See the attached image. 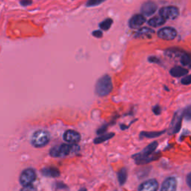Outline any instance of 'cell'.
<instances>
[{
  "instance_id": "6da1fadb",
  "label": "cell",
  "mask_w": 191,
  "mask_h": 191,
  "mask_svg": "<svg viewBox=\"0 0 191 191\" xmlns=\"http://www.w3.org/2000/svg\"><path fill=\"white\" fill-rule=\"evenodd\" d=\"M158 145V143L156 141L152 142L143 149L142 152L133 155L132 158L134 159L135 163L138 165H141L148 164V163L152 162L153 161L158 160L160 158L161 153L154 152L155 149H157Z\"/></svg>"
},
{
  "instance_id": "7a4b0ae2",
  "label": "cell",
  "mask_w": 191,
  "mask_h": 191,
  "mask_svg": "<svg viewBox=\"0 0 191 191\" xmlns=\"http://www.w3.org/2000/svg\"><path fill=\"white\" fill-rule=\"evenodd\" d=\"M113 89L112 80L110 75H105L101 76L96 84V93L99 96H105L108 95Z\"/></svg>"
},
{
  "instance_id": "3957f363",
  "label": "cell",
  "mask_w": 191,
  "mask_h": 191,
  "mask_svg": "<svg viewBox=\"0 0 191 191\" xmlns=\"http://www.w3.org/2000/svg\"><path fill=\"white\" fill-rule=\"evenodd\" d=\"M50 141V134L46 130H38L31 137V143L34 146L40 148L46 146Z\"/></svg>"
},
{
  "instance_id": "277c9868",
  "label": "cell",
  "mask_w": 191,
  "mask_h": 191,
  "mask_svg": "<svg viewBox=\"0 0 191 191\" xmlns=\"http://www.w3.org/2000/svg\"><path fill=\"white\" fill-rule=\"evenodd\" d=\"M75 146L69 144H61L50 149L49 154L54 158H61L68 155L72 152Z\"/></svg>"
},
{
  "instance_id": "5b68a950",
  "label": "cell",
  "mask_w": 191,
  "mask_h": 191,
  "mask_svg": "<svg viewBox=\"0 0 191 191\" xmlns=\"http://www.w3.org/2000/svg\"><path fill=\"white\" fill-rule=\"evenodd\" d=\"M36 178H37V175H36L35 170L29 168L24 170L22 172L20 177H19V182L23 186H27V185L32 184L35 181Z\"/></svg>"
},
{
  "instance_id": "8992f818",
  "label": "cell",
  "mask_w": 191,
  "mask_h": 191,
  "mask_svg": "<svg viewBox=\"0 0 191 191\" xmlns=\"http://www.w3.org/2000/svg\"><path fill=\"white\" fill-rule=\"evenodd\" d=\"M159 14L165 19H175L178 17L179 10L175 6H166L159 11Z\"/></svg>"
},
{
  "instance_id": "52a82bcc",
  "label": "cell",
  "mask_w": 191,
  "mask_h": 191,
  "mask_svg": "<svg viewBox=\"0 0 191 191\" xmlns=\"http://www.w3.org/2000/svg\"><path fill=\"white\" fill-rule=\"evenodd\" d=\"M158 36L159 38L165 40V41H172L175 39L177 36V31L174 28L165 27L161 29L158 31Z\"/></svg>"
},
{
  "instance_id": "ba28073f",
  "label": "cell",
  "mask_w": 191,
  "mask_h": 191,
  "mask_svg": "<svg viewBox=\"0 0 191 191\" xmlns=\"http://www.w3.org/2000/svg\"><path fill=\"white\" fill-rule=\"evenodd\" d=\"M183 118V112H180L178 111L174 114L172 117V123H171L170 128V134H176L178 133L181 129V126H182V122Z\"/></svg>"
},
{
  "instance_id": "9c48e42d",
  "label": "cell",
  "mask_w": 191,
  "mask_h": 191,
  "mask_svg": "<svg viewBox=\"0 0 191 191\" xmlns=\"http://www.w3.org/2000/svg\"><path fill=\"white\" fill-rule=\"evenodd\" d=\"M158 186V182L156 179H149L142 183L139 186L137 191H157Z\"/></svg>"
},
{
  "instance_id": "30bf717a",
  "label": "cell",
  "mask_w": 191,
  "mask_h": 191,
  "mask_svg": "<svg viewBox=\"0 0 191 191\" xmlns=\"http://www.w3.org/2000/svg\"><path fill=\"white\" fill-rule=\"evenodd\" d=\"M156 11V4L151 1H148L146 3H143L140 8L141 14H143V16H146V17H149V16L154 14Z\"/></svg>"
},
{
  "instance_id": "8fae6325",
  "label": "cell",
  "mask_w": 191,
  "mask_h": 191,
  "mask_svg": "<svg viewBox=\"0 0 191 191\" xmlns=\"http://www.w3.org/2000/svg\"><path fill=\"white\" fill-rule=\"evenodd\" d=\"M146 22V18L143 14H135L131 18L128 25L131 29H138Z\"/></svg>"
},
{
  "instance_id": "7c38bea8",
  "label": "cell",
  "mask_w": 191,
  "mask_h": 191,
  "mask_svg": "<svg viewBox=\"0 0 191 191\" xmlns=\"http://www.w3.org/2000/svg\"><path fill=\"white\" fill-rule=\"evenodd\" d=\"M63 140L69 143H76L81 140V136L79 132L73 130L67 131L63 134Z\"/></svg>"
},
{
  "instance_id": "4fadbf2b",
  "label": "cell",
  "mask_w": 191,
  "mask_h": 191,
  "mask_svg": "<svg viewBox=\"0 0 191 191\" xmlns=\"http://www.w3.org/2000/svg\"><path fill=\"white\" fill-rule=\"evenodd\" d=\"M177 182L173 177L167 178L161 185V191H176Z\"/></svg>"
},
{
  "instance_id": "5bb4252c",
  "label": "cell",
  "mask_w": 191,
  "mask_h": 191,
  "mask_svg": "<svg viewBox=\"0 0 191 191\" xmlns=\"http://www.w3.org/2000/svg\"><path fill=\"white\" fill-rule=\"evenodd\" d=\"M188 73V69L184 68V67H179V66L172 67V68L170 69L171 75H172L173 77H176V78L185 76Z\"/></svg>"
},
{
  "instance_id": "9a60e30c",
  "label": "cell",
  "mask_w": 191,
  "mask_h": 191,
  "mask_svg": "<svg viewBox=\"0 0 191 191\" xmlns=\"http://www.w3.org/2000/svg\"><path fill=\"white\" fill-rule=\"evenodd\" d=\"M42 174L46 177H52L56 178L60 176V172L57 168L55 167H46L42 170Z\"/></svg>"
},
{
  "instance_id": "2e32d148",
  "label": "cell",
  "mask_w": 191,
  "mask_h": 191,
  "mask_svg": "<svg viewBox=\"0 0 191 191\" xmlns=\"http://www.w3.org/2000/svg\"><path fill=\"white\" fill-rule=\"evenodd\" d=\"M165 22H166V19H165L164 17H162L161 16H157V17L151 18L148 21V24L150 26L156 28L164 25Z\"/></svg>"
},
{
  "instance_id": "e0dca14e",
  "label": "cell",
  "mask_w": 191,
  "mask_h": 191,
  "mask_svg": "<svg viewBox=\"0 0 191 191\" xmlns=\"http://www.w3.org/2000/svg\"><path fill=\"white\" fill-rule=\"evenodd\" d=\"M165 131H143L140 133V137H146V138H155L162 135Z\"/></svg>"
},
{
  "instance_id": "ac0fdd59",
  "label": "cell",
  "mask_w": 191,
  "mask_h": 191,
  "mask_svg": "<svg viewBox=\"0 0 191 191\" xmlns=\"http://www.w3.org/2000/svg\"><path fill=\"white\" fill-rule=\"evenodd\" d=\"M117 176H118V181L120 185H123L126 182L127 180V176H128V172L125 168H122L117 173Z\"/></svg>"
},
{
  "instance_id": "d6986e66",
  "label": "cell",
  "mask_w": 191,
  "mask_h": 191,
  "mask_svg": "<svg viewBox=\"0 0 191 191\" xmlns=\"http://www.w3.org/2000/svg\"><path fill=\"white\" fill-rule=\"evenodd\" d=\"M180 61L182 65L188 66V67L191 68V54L183 53L181 55Z\"/></svg>"
},
{
  "instance_id": "ffe728a7",
  "label": "cell",
  "mask_w": 191,
  "mask_h": 191,
  "mask_svg": "<svg viewBox=\"0 0 191 191\" xmlns=\"http://www.w3.org/2000/svg\"><path fill=\"white\" fill-rule=\"evenodd\" d=\"M113 24V19L111 18H107V19H105L101 23H99V28L101 29L104 30V31H107L111 27Z\"/></svg>"
},
{
  "instance_id": "44dd1931",
  "label": "cell",
  "mask_w": 191,
  "mask_h": 191,
  "mask_svg": "<svg viewBox=\"0 0 191 191\" xmlns=\"http://www.w3.org/2000/svg\"><path fill=\"white\" fill-rule=\"evenodd\" d=\"M114 136V134L113 133H111V134H102L101 136L97 137V138L95 139V143H101L102 142H105V141H106L107 140H109V139H111V137H113Z\"/></svg>"
},
{
  "instance_id": "7402d4cb",
  "label": "cell",
  "mask_w": 191,
  "mask_h": 191,
  "mask_svg": "<svg viewBox=\"0 0 191 191\" xmlns=\"http://www.w3.org/2000/svg\"><path fill=\"white\" fill-rule=\"evenodd\" d=\"M154 31L151 29L149 28H143V29H140L137 32V37H143V35H149L150 36V33H153Z\"/></svg>"
},
{
  "instance_id": "603a6c76",
  "label": "cell",
  "mask_w": 191,
  "mask_h": 191,
  "mask_svg": "<svg viewBox=\"0 0 191 191\" xmlns=\"http://www.w3.org/2000/svg\"><path fill=\"white\" fill-rule=\"evenodd\" d=\"M106 0H87V2L85 4L86 7H94L99 5H101Z\"/></svg>"
},
{
  "instance_id": "cb8c5ba5",
  "label": "cell",
  "mask_w": 191,
  "mask_h": 191,
  "mask_svg": "<svg viewBox=\"0 0 191 191\" xmlns=\"http://www.w3.org/2000/svg\"><path fill=\"white\" fill-rule=\"evenodd\" d=\"M183 117L188 120H191V106L188 107L183 111Z\"/></svg>"
},
{
  "instance_id": "d4e9b609",
  "label": "cell",
  "mask_w": 191,
  "mask_h": 191,
  "mask_svg": "<svg viewBox=\"0 0 191 191\" xmlns=\"http://www.w3.org/2000/svg\"><path fill=\"white\" fill-rule=\"evenodd\" d=\"M182 83L184 85H188L191 84V75H186L182 79Z\"/></svg>"
},
{
  "instance_id": "484cf974",
  "label": "cell",
  "mask_w": 191,
  "mask_h": 191,
  "mask_svg": "<svg viewBox=\"0 0 191 191\" xmlns=\"http://www.w3.org/2000/svg\"><path fill=\"white\" fill-rule=\"evenodd\" d=\"M20 191H37L35 187L31 184L27 185V186H23V188H22Z\"/></svg>"
},
{
  "instance_id": "4316f807",
  "label": "cell",
  "mask_w": 191,
  "mask_h": 191,
  "mask_svg": "<svg viewBox=\"0 0 191 191\" xmlns=\"http://www.w3.org/2000/svg\"><path fill=\"white\" fill-rule=\"evenodd\" d=\"M92 35L93 36V37H96V38H101V37H102L103 34H102V31H100V30H96V31H93Z\"/></svg>"
},
{
  "instance_id": "83f0119b",
  "label": "cell",
  "mask_w": 191,
  "mask_h": 191,
  "mask_svg": "<svg viewBox=\"0 0 191 191\" xmlns=\"http://www.w3.org/2000/svg\"><path fill=\"white\" fill-rule=\"evenodd\" d=\"M32 0H20L19 3L21 5H23V7H26V6H29L32 4Z\"/></svg>"
},
{
  "instance_id": "f1b7e54d",
  "label": "cell",
  "mask_w": 191,
  "mask_h": 191,
  "mask_svg": "<svg viewBox=\"0 0 191 191\" xmlns=\"http://www.w3.org/2000/svg\"><path fill=\"white\" fill-rule=\"evenodd\" d=\"M148 61L150 63H160V60L155 56H151L148 58Z\"/></svg>"
},
{
  "instance_id": "f546056e",
  "label": "cell",
  "mask_w": 191,
  "mask_h": 191,
  "mask_svg": "<svg viewBox=\"0 0 191 191\" xmlns=\"http://www.w3.org/2000/svg\"><path fill=\"white\" fill-rule=\"evenodd\" d=\"M153 112H154L155 114L159 115L161 113V109L159 105H156V106L153 107Z\"/></svg>"
},
{
  "instance_id": "4dcf8cb0",
  "label": "cell",
  "mask_w": 191,
  "mask_h": 191,
  "mask_svg": "<svg viewBox=\"0 0 191 191\" xmlns=\"http://www.w3.org/2000/svg\"><path fill=\"white\" fill-rule=\"evenodd\" d=\"M187 183H188L189 188L191 189V172L189 173L187 176Z\"/></svg>"
},
{
  "instance_id": "1f68e13d",
  "label": "cell",
  "mask_w": 191,
  "mask_h": 191,
  "mask_svg": "<svg viewBox=\"0 0 191 191\" xmlns=\"http://www.w3.org/2000/svg\"><path fill=\"white\" fill-rule=\"evenodd\" d=\"M79 191H87V190H86V189H81Z\"/></svg>"
}]
</instances>
